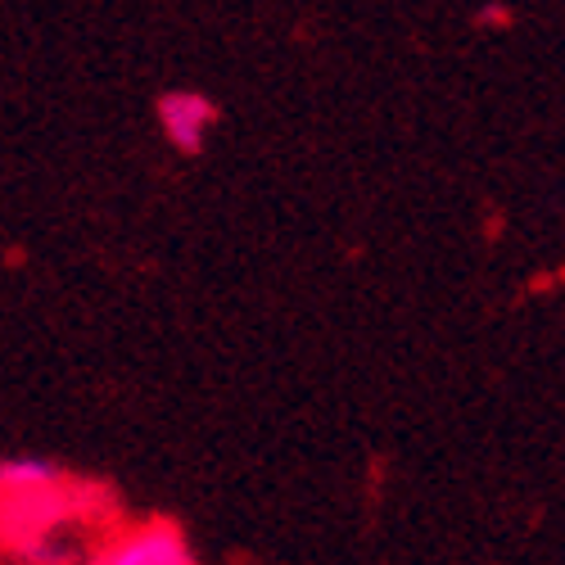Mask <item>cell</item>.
Masks as SVG:
<instances>
[{
  "label": "cell",
  "mask_w": 565,
  "mask_h": 565,
  "mask_svg": "<svg viewBox=\"0 0 565 565\" xmlns=\"http://www.w3.org/2000/svg\"><path fill=\"white\" fill-rule=\"evenodd\" d=\"M159 122H163V136L181 154H195L217 122V109L200 90H172V96L159 100Z\"/></svg>",
  "instance_id": "obj_1"
}]
</instances>
